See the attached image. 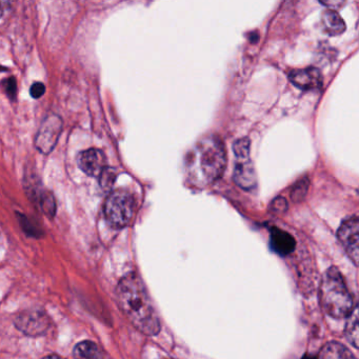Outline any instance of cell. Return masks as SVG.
<instances>
[{
    "instance_id": "1",
    "label": "cell",
    "mask_w": 359,
    "mask_h": 359,
    "mask_svg": "<svg viewBox=\"0 0 359 359\" xmlns=\"http://www.w3.org/2000/svg\"><path fill=\"white\" fill-rule=\"evenodd\" d=\"M117 302L132 325L146 335L161 331V320L142 279L129 273L121 279L116 289Z\"/></svg>"
},
{
    "instance_id": "2",
    "label": "cell",
    "mask_w": 359,
    "mask_h": 359,
    "mask_svg": "<svg viewBox=\"0 0 359 359\" xmlns=\"http://www.w3.org/2000/svg\"><path fill=\"white\" fill-rule=\"evenodd\" d=\"M226 153L217 136H205L189 153L187 158V177L191 186L205 188L214 184L224 174Z\"/></svg>"
},
{
    "instance_id": "3",
    "label": "cell",
    "mask_w": 359,
    "mask_h": 359,
    "mask_svg": "<svg viewBox=\"0 0 359 359\" xmlns=\"http://www.w3.org/2000/svg\"><path fill=\"white\" fill-rule=\"evenodd\" d=\"M320 302L325 312L333 318L348 317L354 309L352 295L335 266L327 269L321 279Z\"/></svg>"
},
{
    "instance_id": "4",
    "label": "cell",
    "mask_w": 359,
    "mask_h": 359,
    "mask_svg": "<svg viewBox=\"0 0 359 359\" xmlns=\"http://www.w3.org/2000/svg\"><path fill=\"white\" fill-rule=\"evenodd\" d=\"M135 201L129 192L116 190L111 193L104 203V217L111 226L125 228L133 218Z\"/></svg>"
},
{
    "instance_id": "5",
    "label": "cell",
    "mask_w": 359,
    "mask_h": 359,
    "mask_svg": "<svg viewBox=\"0 0 359 359\" xmlns=\"http://www.w3.org/2000/svg\"><path fill=\"white\" fill-rule=\"evenodd\" d=\"M62 131V121L57 115H50L43 121L36 140L35 147L37 150L41 151L43 154H49L53 151L60 140V133Z\"/></svg>"
},
{
    "instance_id": "6",
    "label": "cell",
    "mask_w": 359,
    "mask_h": 359,
    "mask_svg": "<svg viewBox=\"0 0 359 359\" xmlns=\"http://www.w3.org/2000/svg\"><path fill=\"white\" fill-rule=\"evenodd\" d=\"M338 239L344 251L352 260L354 266H358L359 259V222L356 215L348 218L338 229Z\"/></svg>"
},
{
    "instance_id": "7",
    "label": "cell",
    "mask_w": 359,
    "mask_h": 359,
    "mask_svg": "<svg viewBox=\"0 0 359 359\" xmlns=\"http://www.w3.org/2000/svg\"><path fill=\"white\" fill-rule=\"evenodd\" d=\"M51 321L47 314L39 310H27L15 318V325L26 335L39 336L49 330Z\"/></svg>"
},
{
    "instance_id": "8",
    "label": "cell",
    "mask_w": 359,
    "mask_h": 359,
    "mask_svg": "<svg viewBox=\"0 0 359 359\" xmlns=\"http://www.w3.org/2000/svg\"><path fill=\"white\" fill-rule=\"evenodd\" d=\"M77 163H79L81 171L85 172L87 175L96 177L106 169V155H104V151L100 150V149H89L79 155Z\"/></svg>"
},
{
    "instance_id": "9",
    "label": "cell",
    "mask_w": 359,
    "mask_h": 359,
    "mask_svg": "<svg viewBox=\"0 0 359 359\" xmlns=\"http://www.w3.org/2000/svg\"><path fill=\"white\" fill-rule=\"evenodd\" d=\"M289 79L295 87L306 91L319 89L323 86V75L314 67L291 71Z\"/></svg>"
},
{
    "instance_id": "10",
    "label": "cell",
    "mask_w": 359,
    "mask_h": 359,
    "mask_svg": "<svg viewBox=\"0 0 359 359\" xmlns=\"http://www.w3.org/2000/svg\"><path fill=\"white\" fill-rule=\"evenodd\" d=\"M236 159L234 175H233L235 182L243 190H252L257 184V178H256L255 170H254L251 157H241V158Z\"/></svg>"
},
{
    "instance_id": "11",
    "label": "cell",
    "mask_w": 359,
    "mask_h": 359,
    "mask_svg": "<svg viewBox=\"0 0 359 359\" xmlns=\"http://www.w3.org/2000/svg\"><path fill=\"white\" fill-rule=\"evenodd\" d=\"M295 239L289 233L278 228L271 230V247L279 255H289L295 249Z\"/></svg>"
},
{
    "instance_id": "12",
    "label": "cell",
    "mask_w": 359,
    "mask_h": 359,
    "mask_svg": "<svg viewBox=\"0 0 359 359\" xmlns=\"http://www.w3.org/2000/svg\"><path fill=\"white\" fill-rule=\"evenodd\" d=\"M323 31L330 36L341 34L346 30V25L339 14L334 10H327L321 15Z\"/></svg>"
},
{
    "instance_id": "13",
    "label": "cell",
    "mask_w": 359,
    "mask_h": 359,
    "mask_svg": "<svg viewBox=\"0 0 359 359\" xmlns=\"http://www.w3.org/2000/svg\"><path fill=\"white\" fill-rule=\"evenodd\" d=\"M318 359H356L352 352L344 344L338 342H329L320 351Z\"/></svg>"
},
{
    "instance_id": "14",
    "label": "cell",
    "mask_w": 359,
    "mask_h": 359,
    "mask_svg": "<svg viewBox=\"0 0 359 359\" xmlns=\"http://www.w3.org/2000/svg\"><path fill=\"white\" fill-rule=\"evenodd\" d=\"M73 355L76 359H102V351L97 344L90 340L76 344Z\"/></svg>"
},
{
    "instance_id": "15",
    "label": "cell",
    "mask_w": 359,
    "mask_h": 359,
    "mask_svg": "<svg viewBox=\"0 0 359 359\" xmlns=\"http://www.w3.org/2000/svg\"><path fill=\"white\" fill-rule=\"evenodd\" d=\"M358 314H357V308H354L353 309L352 313L348 315V321H346V335L348 341L356 348H358Z\"/></svg>"
},
{
    "instance_id": "16",
    "label": "cell",
    "mask_w": 359,
    "mask_h": 359,
    "mask_svg": "<svg viewBox=\"0 0 359 359\" xmlns=\"http://www.w3.org/2000/svg\"><path fill=\"white\" fill-rule=\"evenodd\" d=\"M39 205H41V210L48 217H54L56 214V201L52 193L47 192V191L41 193V198H39Z\"/></svg>"
},
{
    "instance_id": "17",
    "label": "cell",
    "mask_w": 359,
    "mask_h": 359,
    "mask_svg": "<svg viewBox=\"0 0 359 359\" xmlns=\"http://www.w3.org/2000/svg\"><path fill=\"white\" fill-rule=\"evenodd\" d=\"M309 180L308 178H302V180L294 184L293 190L291 192V198L294 201H300L306 197L308 193Z\"/></svg>"
},
{
    "instance_id": "18",
    "label": "cell",
    "mask_w": 359,
    "mask_h": 359,
    "mask_svg": "<svg viewBox=\"0 0 359 359\" xmlns=\"http://www.w3.org/2000/svg\"><path fill=\"white\" fill-rule=\"evenodd\" d=\"M250 140L249 138H241L233 144V151H234L235 157L241 158V157L250 156Z\"/></svg>"
},
{
    "instance_id": "19",
    "label": "cell",
    "mask_w": 359,
    "mask_h": 359,
    "mask_svg": "<svg viewBox=\"0 0 359 359\" xmlns=\"http://www.w3.org/2000/svg\"><path fill=\"white\" fill-rule=\"evenodd\" d=\"M18 218H20V226H22V230L25 231L26 234L33 237H39V235H41V230L37 229L36 226H34V224L28 217L22 215V214H18Z\"/></svg>"
},
{
    "instance_id": "20",
    "label": "cell",
    "mask_w": 359,
    "mask_h": 359,
    "mask_svg": "<svg viewBox=\"0 0 359 359\" xmlns=\"http://www.w3.org/2000/svg\"><path fill=\"white\" fill-rule=\"evenodd\" d=\"M115 180H116L115 172L106 168L100 175V187L104 190H110L113 184H114Z\"/></svg>"
},
{
    "instance_id": "21",
    "label": "cell",
    "mask_w": 359,
    "mask_h": 359,
    "mask_svg": "<svg viewBox=\"0 0 359 359\" xmlns=\"http://www.w3.org/2000/svg\"><path fill=\"white\" fill-rule=\"evenodd\" d=\"M1 87H3L4 91L7 94L10 100H16V95H18V83H16V79H14V77L5 79V81L1 83Z\"/></svg>"
},
{
    "instance_id": "22",
    "label": "cell",
    "mask_w": 359,
    "mask_h": 359,
    "mask_svg": "<svg viewBox=\"0 0 359 359\" xmlns=\"http://www.w3.org/2000/svg\"><path fill=\"white\" fill-rule=\"evenodd\" d=\"M271 209H272V211L275 212V213H283V212L287 211V201L283 198V197H277V198L274 199L272 203H271Z\"/></svg>"
},
{
    "instance_id": "23",
    "label": "cell",
    "mask_w": 359,
    "mask_h": 359,
    "mask_svg": "<svg viewBox=\"0 0 359 359\" xmlns=\"http://www.w3.org/2000/svg\"><path fill=\"white\" fill-rule=\"evenodd\" d=\"M46 92V86L43 83H33L32 87L30 89L31 96L35 100L43 97V94Z\"/></svg>"
},
{
    "instance_id": "24",
    "label": "cell",
    "mask_w": 359,
    "mask_h": 359,
    "mask_svg": "<svg viewBox=\"0 0 359 359\" xmlns=\"http://www.w3.org/2000/svg\"><path fill=\"white\" fill-rule=\"evenodd\" d=\"M10 4L7 1H0V20L5 15L6 12L9 10Z\"/></svg>"
},
{
    "instance_id": "25",
    "label": "cell",
    "mask_w": 359,
    "mask_h": 359,
    "mask_svg": "<svg viewBox=\"0 0 359 359\" xmlns=\"http://www.w3.org/2000/svg\"><path fill=\"white\" fill-rule=\"evenodd\" d=\"M43 359H65L62 357L58 356V355H49V356L45 357Z\"/></svg>"
},
{
    "instance_id": "26",
    "label": "cell",
    "mask_w": 359,
    "mask_h": 359,
    "mask_svg": "<svg viewBox=\"0 0 359 359\" xmlns=\"http://www.w3.org/2000/svg\"><path fill=\"white\" fill-rule=\"evenodd\" d=\"M304 359H315V358H313V357H311V356H306V357H304Z\"/></svg>"
},
{
    "instance_id": "27",
    "label": "cell",
    "mask_w": 359,
    "mask_h": 359,
    "mask_svg": "<svg viewBox=\"0 0 359 359\" xmlns=\"http://www.w3.org/2000/svg\"><path fill=\"white\" fill-rule=\"evenodd\" d=\"M165 359H168V358H165Z\"/></svg>"
}]
</instances>
